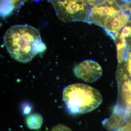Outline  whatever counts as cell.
<instances>
[{
    "label": "cell",
    "mask_w": 131,
    "mask_h": 131,
    "mask_svg": "<svg viewBox=\"0 0 131 131\" xmlns=\"http://www.w3.org/2000/svg\"><path fill=\"white\" fill-rule=\"evenodd\" d=\"M57 15L64 22L83 21L88 23L91 7L86 1L51 0Z\"/></svg>",
    "instance_id": "277c9868"
},
{
    "label": "cell",
    "mask_w": 131,
    "mask_h": 131,
    "mask_svg": "<svg viewBox=\"0 0 131 131\" xmlns=\"http://www.w3.org/2000/svg\"><path fill=\"white\" fill-rule=\"evenodd\" d=\"M118 97L113 112L105 119L116 131H131V69L116 71Z\"/></svg>",
    "instance_id": "7a4b0ae2"
},
{
    "label": "cell",
    "mask_w": 131,
    "mask_h": 131,
    "mask_svg": "<svg viewBox=\"0 0 131 131\" xmlns=\"http://www.w3.org/2000/svg\"><path fill=\"white\" fill-rule=\"evenodd\" d=\"M127 1L107 0L91 7L88 23L103 27L108 19L115 16L124 8Z\"/></svg>",
    "instance_id": "5b68a950"
},
{
    "label": "cell",
    "mask_w": 131,
    "mask_h": 131,
    "mask_svg": "<svg viewBox=\"0 0 131 131\" xmlns=\"http://www.w3.org/2000/svg\"><path fill=\"white\" fill-rule=\"evenodd\" d=\"M128 2L118 14L107 20L102 27L113 40L118 32L131 20V15L127 8Z\"/></svg>",
    "instance_id": "52a82bcc"
},
{
    "label": "cell",
    "mask_w": 131,
    "mask_h": 131,
    "mask_svg": "<svg viewBox=\"0 0 131 131\" xmlns=\"http://www.w3.org/2000/svg\"><path fill=\"white\" fill-rule=\"evenodd\" d=\"M4 41L12 58L21 62H28L46 49L39 30L27 25L11 27L5 32Z\"/></svg>",
    "instance_id": "6da1fadb"
},
{
    "label": "cell",
    "mask_w": 131,
    "mask_h": 131,
    "mask_svg": "<svg viewBox=\"0 0 131 131\" xmlns=\"http://www.w3.org/2000/svg\"><path fill=\"white\" fill-rule=\"evenodd\" d=\"M51 131H72L68 127L63 124H58L53 127Z\"/></svg>",
    "instance_id": "8fae6325"
},
{
    "label": "cell",
    "mask_w": 131,
    "mask_h": 131,
    "mask_svg": "<svg viewBox=\"0 0 131 131\" xmlns=\"http://www.w3.org/2000/svg\"><path fill=\"white\" fill-rule=\"evenodd\" d=\"M43 119L40 115L33 114L27 117L26 122L28 126L31 129H37L42 125Z\"/></svg>",
    "instance_id": "9c48e42d"
},
{
    "label": "cell",
    "mask_w": 131,
    "mask_h": 131,
    "mask_svg": "<svg viewBox=\"0 0 131 131\" xmlns=\"http://www.w3.org/2000/svg\"><path fill=\"white\" fill-rule=\"evenodd\" d=\"M106 1L107 0H87V2L91 7Z\"/></svg>",
    "instance_id": "7c38bea8"
},
{
    "label": "cell",
    "mask_w": 131,
    "mask_h": 131,
    "mask_svg": "<svg viewBox=\"0 0 131 131\" xmlns=\"http://www.w3.org/2000/svg\"><path fill=\"white\" fill-rule=\"evenodd\" d=\"M63 98L68 111L73 114L93 111L103 101L97 90L82 83H75L65 87L63 91Z\"/></svg>",
    "instance_id": "3957f363"
},
{
    "label": "cell",
    "mask_w": 131,
    "mask_h": 131,
    "mask_svg": "<svg viewBox=\"0 0 131 131\" xmlns=\"http://www.w3.org/2000/svg\"><path fill=\"white\" fill-rule=\"evenodd\" d=\"M114 40L117 46V58H122L131 51V20L118 32Z\"/></svg>",
    "instance_id": "ba28073f"
},
{
    "label": "cell",
    "mask_w": 131,
    "mask_h": 131,
    "mask_svg": "<svg viewBox=\"0 0 131 131\" xmlns=\"http://www.w3.org/2000/svg\"><path fill=\"white\" fill-rule=\"evenodd\" d=\"M75 75L87 82L96 81L101 77L102 69L95 61L85 60L75 66L73 69Z\"/></svg>",
    "instance_id": "8992f818"
},
{
    "label": "cell",
    "mask_w": 131,
    "mask_h": 131,
    "mask_svg": "<svg viewBox=\"0 0 131 131\" xmlns=\"http://www.w3.org/2000/svg\"><path fill=\"white\" fill-rule=\"evenodd\" d=\"M15 8L9 0H1V16L3 18L7 17L12 13Z\"/></svg>",
    "instance_id": "30bf717a"
}]
</instances>
